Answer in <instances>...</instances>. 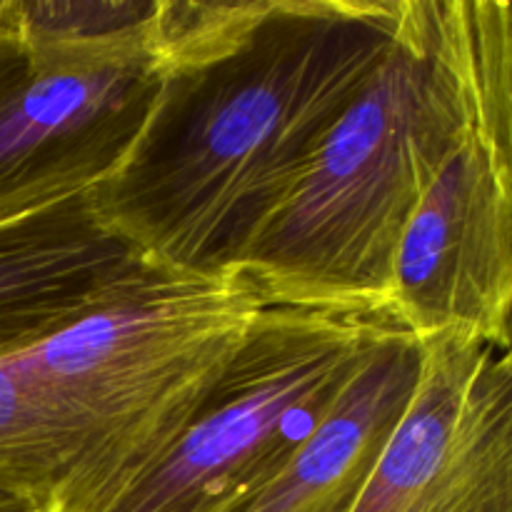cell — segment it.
Masks as SVG:
<instances>
[{"mask_svg":"<svg viewBox=\"0 0 512 512\" xmlns=\"http://www.w3.org/2000/svg\"><path fill=\"white\" fill-rule=\"evenodd\" d=\"M388 320L420 343L512 345L508 0L485 3L468 120L400 240Z\"/></svg>","mask_w":512,"mask_h":512,"instance_id":"obj_6","label":"cell"},{"mask_svg":"<svg viewBox=\"0 0 512 512\" xmlns=\"http://www.w3.org/2000/svg\"><path fill=\"white\" fill-rule=\"evenodd\" d=\"M390 328L268 308L183 433L105 512H238L308 443Z\"/></svg>","mask_w":512,"mask_h":512,"instance_id":"obj_5","label":"cell"},{"mask_svg":"<svg viewBox=\"0 0 512 512\" xmlns=\"http://www.w3.org/2000/svg\"><path fill=\"white\" fill-rule=\"evenodd\" d=\"M268 308L243 270L143 260L73 323L13 355L70 440L50 512H105L143 478Z\"/></svg>","mask_w":512,"mask_h":512,"instance_id":"obj_3","label":"cell"},{"mask_svg":"<svg viewBox=\"0 0 512 512\" xmlns=\"http://www.w3.org/2000/svg\"><path fill=\"white\" fill-rule=\"evenodd\" d=\"M143 260L100 218L93 190L0 225V360L73 323Z\"/></svg>","mask_w":512,"mask_h":512,"instance_id":"obj_8","label":"cell"},{"mask_svg":"<svg viewBox=\"0 0 512 512\" xmlns=\"http://www.w3.org/2000/svg\"><path fill=\"white\" fill-rule=\"evenodd\" d=\"M423 343L393 325L295 458L238 512H350L418 385Z\"/></svg>","mask_w":512,"mask_h":512,"instance_id":"obj_9","label":"cell"},{"mask_svg":"<svg viewBox=\"0 0 512 512\" xmlns=\"http://www.w3.org/2000/svg\"><path fill=\"white\" fill-rule=\"evenodd\" d=\"M508 73H510V108H512V0H508Z\"/></svg>","mask_w":512,"mask_h":512,"instance_id":"obj_12","label":"cell"},{"mask_svg":"<svg viewBox=\"0 0 512 512\" xmlns=\"http://www.w3.org/2000/svg\"><path fill=\"white\" fill-rule=\"evenodd\" d=\"M405 0H170L160 90L93 190L145 260L238 270L375 73Z\"/></svg>","mask_w":512,"mask_h":512,"instance_id":"obj_1","label":"cell"},{"mask_svg":"<svg viewBox=\"0 0 512 512\" xmlns=\"http://www.w3.org/2000/svg\"><path fill=\"white\" fill-rule=\"evenodd\" d=\"M485 3L405 0L383 63L240 260L270 308L388 320L400 240L468 120Z\"/></svg>","mask_w":512,"mask_h":512,"instance_id":"obj_2","label":"cell"},{"mask_svg":"<svg viewBox=\"0 0 512 512\" xmlns=\"http://www.w3.org/2000/svg\"><path fill=\"white\" fill-rule=\"evenodd\" d=\"M168 0H0V225L115 173L160 90Z\"/></svg>","mask_w":512,"mask_h":512,"instance_id":"obj_4","label":"cell"},{"mask_svg":"<svg viewBox=\"0 0 512 512\" xmlns=\"http://www.w3.org/2000/svg\"><path fill=\"white\" fill-rule=\"evenodd\" d=\"M508 350H510V353H512V345H510V348H508Z\"/></svg>","mask_w":512,"mask_h":512,"instance_id":"obj_13","label":"cell"},{"mask_svg":"<svg viewBox=\"0 0 512 512\" xmlns=\"http://www.w3.org/2000/svg\"><path fill=\"white\" fill-rule=\"evenodd\" d=\"M0 512H43L38 505H33L30 500L18 498V495H10L0 490Z\"/></svg>","mask_w":512,"mask_h":512,"instance_id":"obj_11","label":"cell"},{"mask_svg":"<svg viewBox=\"0 0 512 512\" xmlns=\"http://www.w3.org/2000/svg\"><path fill=\"white\" fill-rule=\"evenodd\" d=\"M70 470V440L15 358L0 360V490L50 512Z\"/></svg>","mask_w":512,"mask_h":512,"instance_id":"obj_10","label":"cell"},{"mask_svg":"<svg viewBox=\"0 0 512 512\" xmlns=\"http://www.w3.org/2000/svg\"><path fill=\"white\" fill-rule=\"evenodd\" d=\"M350 512H512V353L425 340L418 385Z\"/></svg>","mask_w":512,"mask_h":512,"instance_id":"obj_7","label":"cell"}]
</instances>
